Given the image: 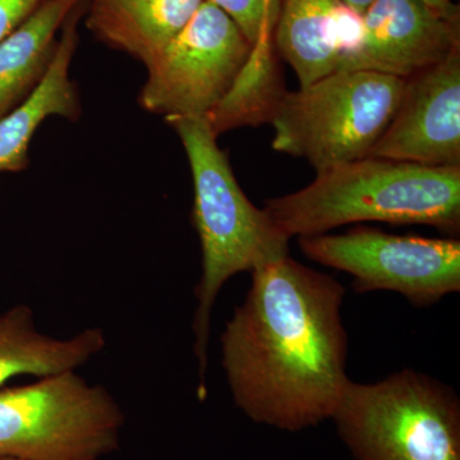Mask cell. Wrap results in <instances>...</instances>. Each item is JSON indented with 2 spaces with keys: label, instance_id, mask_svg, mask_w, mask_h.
Wrapping results in <instances>:
<instances>
[{
  "label": "cell",
  "instance_id": "6da1fadb",
  "mask_svg": "<svg viewBox=\"0 0 460 460\" xmlns=\"http://www.w3.org/2000/svg\"><path fill=\"white\" fill-rule=\"evenodd\" d=\"M251 275L220 338L233 401L252 422L281 431L332 420L349 381L344 287L289 255Z\"/></svg>",
  "mask_w": 460,
  "mask_h": 460
},
{
  "label": "cell",
  "instance_id": "7a4b0ae2",
  "mask_svg": "<svg viewBox=\"0 0 460 460\" xmlns=\"http://www.w3.org/2000/svg\"><path fill=\"white\" fill-rule=\"evenodd\" d=\"M263 210L289 239L362 222L428 226L454 234L460 229V166L363 157L317 172L313 183L269 199Z\"/></svg>",
  "mask_w": 460,
  "mask_h": 460
},
{
  "label": "cell",
  "instance_id": "3957f363",
  "mask_svg": "<svg viewBox=\"0 0 460 460\" xmlns=\"http://www.w3.org/2000/svg\"><path fill=\"white\" fill-rule=\"evenodd\" d=\"M165 119L183 144L195 187L193 223L201 243L202 274L195 293L193 350L199 362L198 396L204 402L211 314L217 296L239 272L255 271L287 256L289 238L244 195L206 115Z\"/></svg>",
  "mask_w": 460,
  "mask_h": 460
},
{
  "label": "cell",
  "instance_id": "277c9868",
  "mask_svg": "<svg viewBox=\"0 0 460 460\" xmlns=\"http://www.w3.org/2000/svg\"><path fill=\"white\" fill-rule=\"evenodd\" d=\"M356 460H460V401L414 370L348 381L332 417Z\"/></svg>",
  "mask_w": 460,
  "mask_h": 460
},
{
  "label": "cell",
  "instance_id": "5b68a950",
  "mask_svg": "<svg viewBox=\"0 0 460 460\" xmlns=\"http://www.w3.org/2000/svg\"><path fill=\"white\" fill-rule=\"evenodd\" d=\"M405 80L371 71H339L284 93L270 117L272 148L305 157L317 172L363 159L398 111Z\"/></svg>",
  "mask_w": 460,
  "mask_h": 460
},
{
  "label": "cell",
  "instance_id": "8992f818",
  "mask_svg": "<svg viewBox=\"0 0 460 460\" xmlns=\"http://www.w3.org/2000/svg\"><path fill=\"white\" fill-rule=\"evenodd\" d=\"M126 422L102 385L74 372L0 389V456L102 460L117 452Z\"/></svg>",
  "mask_w": 460,
  "mask_h": 460
},
{
  "label": "cell",
  "instance_id": "52a82bcc",
  "mask_svg": "<svg viewBox=\"0 0 460 460\" xmlns=\"http://www.w3.org/2000/svg\"><path fill=\"white\" fill-rule=\"evenodd\" d=\"M305 257L348 272L356 292L390 290L417 307L460 290V242L395 235L357 226L344 234L299 238Z\"/></svg>",
  "mask_w": 460,
  "mask_h": 460
},
{
  "label": "cell",
  "instance_id": "ba28073f",
  "mask_svg": "<svg viewBox=\"0 0 460 460\" xmlns=\"http://www.w3.org/2000/svg\"><path fill=\"white\" fill-rule=\"evenodd\" d=\"M252 47L226 12L204 0L147 66L140 104L165 118L211 113L237 81Z\"/></svg>",
  "mask_w": 460,
  "mask_h": 460
},
{
  "label": "cell",
  "instance_id": "9c48e42d",
  "mask_svg": "<svg viewBox=\"0 0 460 460\" xmlns=\"http://www.w3.org/2000/svg\"><path fill=\"white\" fill-rule=\"evenodd\" d=\"M368 156L460 166V47L405 80L398 111Z\"/></svg>",
  "mask_w": 460,
  "mask_h": 460
},
{
  "label": "cell",
  "instance_id": "30bf717a",
  "mask_svg": "<svg viewBox=\"0 0 460 460\" xmlns=\"http://www.w3.org/2000/svg\"><path fill=\"white\" fill-rule=\"evenodd\" d=\"M460 47V18L422 0H376L362 13L358 47L341 71H371L408 80Z\"/></svg>",
  "mask_w": 460,
  "mask_h": 460
},
{
  "label": "cell",
  "instance_id": "8fae6325",
  "mask_svg": "<svg viewBox=\"0 0 460 460\" xmlns=\"http://www.w3.org/2000/svg\"><path fill=\"white\" fill-rule=\"evenodd\" d=\"M361 33L362 14L341 0H280L274 42L305 89L341 71Z\"/></svg>",
  "mask_w": 460,
  "mask_h": 460
},
{
  "label": "cell",
  "instance_id": "7c38bea8",
  "mask_svg": "<svg viewBox=\"0 0 460 460\" xmlns=\"http://www.w3.org/2000/svg\"><path fill=\"white\" fill-rule=\"evenodd\" d=\"M84 0L66 17L56 53L40 83L16 108L0 119V172H21L29 159V145L39 126L51 115L75 118L78 100L69 78V66L77 48L78 22L86 14Z\"/></svg>",
  "mask_w": 460,
  "mask_h": 460
},
{
  "label": "cell",
  "instance_id": "4fadbf2b",
  "mask_svg": "<svg viewBox=\"0 0 460 460\" xmlns=\"http://www.w3.org/2000/svg\"><path fill=\"white\" fill-rule=\"evenodd\" d=\"M100 328L60 339L39 332L32 308L18 305L0 314V389L12 378H44L74 372L104 350Z\"/></svg>",
  "mask_w": 460,
  "mask_h": 460
},
{
  "label": "cell",
  "instance_id": "5bb4252c",
  "mask_svg": "<svg viewBox=\"0 0 460 460\" xmlns=\"http://www.w3.org/2000/svg\"><path fill=\"white\" fill-rule=\"evenodd\" d=\"M204 0H89L86 25L114 49L145 66L192 20Z\"/></svg>",
  "mask_w": 460,
  "mask_h": 460
},
{
  "label": "cell",
  "instance_id": "9a60e30c",
  "mask_svg": "<svg viewBox=\"0 0 460 460\" xmlns=\"http://www.w3.org/2000/svg\"><path fill=\"white\" fill-rule=\"evenodd\" d=\"M84 0H44L0 41V119L40 83L56 53L57 33Z\"/></svg>",
  "mask_w": 460,
  "mask_h": 460
},
{
  "label": "cell",
  "instance_id": "2e32d148",
  "mask_svg": "<svg viewBox=\"0 0 460 460\" xmlns=\"http://www.w3.org/2000/svg\"><path fill=\"white\" fill-rule=\"evenodd\" d=\"M274 35L256 41L246 65L223 102L206 115L214 132L220 133L270 120L272 111L286 91H280L274 60Z\"/></svg>",
  "mask_w": 460,
  "mask_h": 460
},
{
  "label": "cell",
  "instance_id": "e0dca14e",
  "mask_svg": "<svg viewBox=\"0 0 460 460\" xmlns=\"http://www.w3.org/2000/svg\"><path fill=\"white\" fill-rule=\"evenodd\" d=\"M226 12L251 44L274 33L280 0H208Z\"/></svg>",
  "mask_w": 460,
  "mask_h": 460
},
{
  "label": "cell",
  "instance_id": "ac0fdd59",
  "mask_svg": "<svg viewBox=\"0 0 460 460\" xmlns=\"http://www.w3.org/2000/svg\"><path fill=\"white\" fill-rule=\"evenodd\" d=\"M44 0H0V41L27 20Z\"/></svg>",
  "mask_w": 460,
  "mask_h": 460
},
{
  "label": "cell",
  "instance_id": "d6986e66",
  "mask_svg": "<svg viewBox=\"0 0 460 460\" xmlns=\"http://www.w3.org/2000/svg\"><path fill=\"white\" fill-rule=\"evenodd\" d=\"M422 2L445 17L460 18L459 7L454 0H422Z\"/></svg>",
  "mask_w": 460,
  "mask_h": 460
},
{
  "label": "cell",
  "instance_id": "ffe728a7",
  "mask_svg": "<svg viewBox=\"0 0 460 460\" xmlns=\"http://www.w3.org/2000/svg\"><path fill=\"white\" fill-rule=\"evenodd\" d=\"M341 2L356 11L357 13L362 14L376 0H341Z\"/></svg>",
  "mask_w": 460,
  "mask_h": 460
},
{
  "label": "cell",
  "instance_id": "44dd1931",
  "mask_svg": "<svg viewBox=\"0 0 460 460\" xmlns=\"http://www.w3.org/2000/svg\"><path fill=\"white\" fill-rule=\"evenodd\" d=\"M0 460H20V459L7 458V456H0Z\"/></svg>",
  "mask_w": 460,
  "mask_h": 460
}]
</instances>
